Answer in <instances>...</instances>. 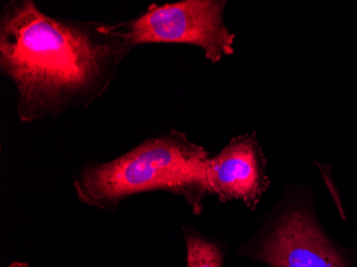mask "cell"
Listing matches in <instances>:
<instances>
[{
  "label": "cell",
  "mask_w": 357,
  "mask_h": 267,
  "mask_svg": "<svg viewBox=\"0 0 357 267\" xmlns=\"http://www.w3.org/2000/svg\"><path fill=\"white\" fill-rule=\"evenodd\" d=\"M132 49L112 24L55 19L32 0H12L0 14V73L15 87L23 123L91 105Z\"/></svg>",
  "instance_id": "1"
},
{
  "label": "cell",
  "mask_w": 357,
  "mask_h": 267,
  "mask_svg": "<svg viewBox=\"0 0 357 267\" xmlns=\"http://www.w3.org/2000/svg\"><path fill=\"white\" fill-rule=\"evenodd\" d=\"M208 152L181 132L150 138L115 160L84 167L74 181L78 200L116 211L135 194L168 190L181 194L197 213L206 188Z\"/></svg>",
  "instance_id": "2"
},
{
  "label": "cell",
  "mask_w": 357,
  "mask_h": 267,
  "mask_svg": "<svg viewBox=\"0 0 357 267\" xmlns=\"http://www.w3.org/2000/svg\"><path fill=\"white\" fill-rule=\"evenodd\" d=\"M225 6L220 0L151 5L136 19L112 25L133 48L146 43L190 44L218 63L234 53V35L224 23Z\"/></svg>",
  "instance_id": "3"
},
{
  "label": "cell",
  "mask_w": 357,
  "mask_h": 267,
  "mask_svg": "<svg viewBox=\"0 0 357 267\" xmlns=\"http://www.w3.org/2000/svg\"><path fill=\"white\" fill-rule=\"evenodd\" d=\"M255 258L271 267H349L346 257L314 215L305 210L284 216L255 252Z\"/></svg>",
  "instance_id": "4"
},
{
  "label": "cell",
  "mask_w": 357,
  "mask_h": 267,
  "mask_svg": "<svg viewBox=\"0 0 357 267\" xmlns=\"http://www.w3.org/2000/svg\"><path fill=\"white\" fill-rule=\"evenodd\" d=\"M261 148L250 136L232 138L206 160V188L222 202H244L254 210L268 186Z\"/></svg>",
  "instance_id": "5"
},
{
  "label": "cell",
  "mask_w": 357,
  "mask_h": 267,
  "mask_svg": "<svg viewBox=\"0 0 357 267\" xmlns=\"http://www.w3.org/2000/svg\"><path fill=\"white\" fill-rule=\"evenodd\" d=\"M186 267H222L220 247L195 233L185 232Z\"/></svg>",
  "instance_id": "6"
},
{
  "label": "cell",
  "mask_w": 357,
  "mask_h": 267,
  "mask_svg": "<svg viewBox=\"0 0 357 267\" xmlns=\"http://www.w3.org/2000/svg\"><path fill=\"white\" fill-rule=\"evenodd\" d=\"M7 267H29V265H28V263L23 262V261H14Z\"/></svg>",
  "instance_id": "7"
}]
</instances>
